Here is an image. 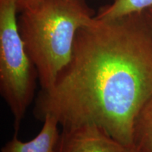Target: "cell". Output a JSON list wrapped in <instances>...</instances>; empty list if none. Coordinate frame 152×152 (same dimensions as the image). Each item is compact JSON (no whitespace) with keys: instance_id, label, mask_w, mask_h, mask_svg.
Returning a JSON list of instances; mask_svg holds the SVG:
<instances>
[{"instance_id":"cell-1","label":"cell","mask_w":152,"mask_h":152,"mask_svg":"<svg viewBox=\"0 0 152 152\" xmlns=\"http://www.w3.org/2000/svg\"><path fill=\"white\" fill-rule=\"evenodd\" d=\"M151 95L152 30L144 12L94 17L77 33L52 87L38 93L34 115H52L61 127L96 125L134 147V120Z\"/></svg>"},{"instance_id":"cell-2","label":"cell","mask_w":152,"mask_h":152,"mask_svg":"<svg viewBox=\"0 0 152 152\" xmlns=\"http://www.w3.org/2000/svg\"><path fill=\"white\" fill-rule=\"evenodd\" d=\"M18 27L41 90L54 85L71 60L77 33L95 16L85 0H41L18 9Z\"/></svg>"},{"instance_id":"cell-3","label":"cell","mask_w":152,"mask_h":152,"mask_svg":"<svg viewBox=\"0 0 152 152\" xmlns=\"http://www.w3.org/2000/svg\"><path fill=\"white\" fill-rule=\"evenodd\" d=\"M16 0H0V92L14 118L18 134L35 97L38 74L18 27Z\"/></svg>"},{"instance_id":"cell-4","label":"cell","mask_w":152,"mask_h":152,"mask_svg":"<svg viewBox=\"0 0 152 152\" xmlns=\"http://www.w3.org/2000/svg\"><path fill=\"white\" fill-rule=\"evenodd\" d=\"M56 152H139L96 125L62 127Z\"/></svg>"},{"instance_id":"cell-5","label":"cell","mask_w":152,"mask_h":152,"mask_svg":"<svg viewBox=\"0 0 152 152\" xmlns=\"http://www.w3.org/2000/svg\"><path fill=\"white\" fill-rule=\"evenodd\" d=\"M43 126L35 137L28 142L18 140L15 134L10 141L1 148V152H56L60 132L57 120L47 115L42 120Z\"/></svg>"},{"instance_id":"cell-6","label":"cell","mask_w":152,"mask_h":152,"mask_svg":"<svg viewBox=\"0 0 152 152\" xmlns=\"http://www.w3.org/2000/svg\"><path fill=\"white\" fill-rule=\"evenodd\" d=\"M132 142L139 152H152V95L142 106L134 120Z\"/></svg>"},{"instance_id":"cell-7","label":"cell","mask_w":152,"mask_h":152,"mask_svg":"<svg viewBox=\"0 0 152 152\" xmlns=\"http://www.w3.org/2000/svg\"><path fill=\"white\" fill-rule=\"evenodd\" d=\"M151 7L152 0H112L109 4L101 7L94 17L100 20H110L142 13Z\"/></svg>"},{"instance_id":"cell-8","label":"cell","mask_w":152,"mask_h":152,"mask_svg":"<svg viewBox=\"0 0 152 152\" xmlns=\"http://www.w3.org/2000/svg\"><path fill=\"white\" fill-rule=\"evenodd\" d=\"M17 1V6H18V9L20 7L25 6L26 4H29L37 2V1H41V0H16Z\"/></svg>"},{"instance_id":"cell-9","label":"cell","mask_w":152,"mask_h":152,"mask_svg":"<svg viewBox=\"0 0 152 152\" xmlns=\"http://www.w3.org/2000/svg\"><path fill=\"white\" fill-rule=\"evenodd\" d=\"M144 14L146 15V17H147V19L149 22V24L151 27V29L152 30V7L151 8L148 9L147 10L144 11Z\"/></svg>"}]
</instances>
